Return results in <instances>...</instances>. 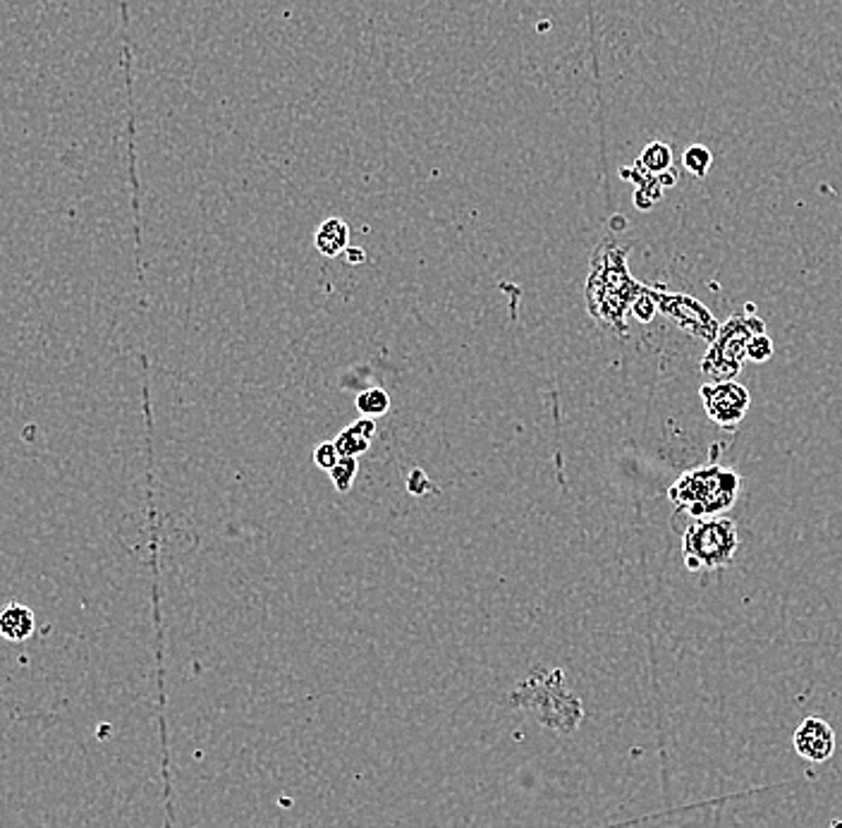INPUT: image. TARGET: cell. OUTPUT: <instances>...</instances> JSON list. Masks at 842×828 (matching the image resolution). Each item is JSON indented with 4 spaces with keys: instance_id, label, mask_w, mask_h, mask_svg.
I'll use <instances>...</instances> for the list:
<instances>
[{
    "instance_id": "cell-4",
    "label": "cell",
    "mask_w": 842,
    "mask_h": 828,
    "mask_svg": "<svg viewBox=\"0 0 842 828\" xmlns=\"http://www.w3.org/2000/svg\"><path fill=\"white\" fill-rule=\"evenodd\" d=\"M766 333V324L759 316L733 314L728 322L720 324L716 338L708 343V350L702 359V374L711 381H733L743 371L747 361V347L754 336Z\"/></svg>"
},
{
    "instance_id": "cell-7",
    "label": "cell",
    "mask_w": 842,
    "mask_h": 828,
    "mask_svg": "<svg viewBox=\"0 0 842 828\" xmlns=\"http://www.w3.org/2000/svg\"><path fill=\"white\" fill-rule=\"evenodd\" d=\"M792 743L802 759L814 764L829 762L835 754V733L829 723L817 716H809L797 725Z\"/></svg>"
},
{
    "instance_id": "cell-15",
    "label": "cell",
    "mask_w": 842,
    "mask_h": 828,
    "mask_svg": "<svg viewBox=\"0 0 842 828\" xmlns=\"http://www.w3.org/2000/svg\"><path fill=\"white\" fill-rule=\"evenodd\" d=\"M773 357V340L768 333H759V336H754L749 347H747V359L757 361V365H761V361H768Z\"/></svg>"
},
{
    "instance_id": "cell-18",
    "label": "cell",
    "mask_w": 842,
    "mask_h": 828,
    "mask_svg": "<svg viewBox=\"0 0 842 828\" xmlns=\"http://www.w3.org/2000/svg\"><path fill=\"white\" fill-rule=\"evenodd\" d=\"M361 259H365V252H361V250H357V252L352 250V252H350V261H352V264H359Z\"/></svg>"
},
{
    "instance_id": "cell-3",
    "label": "cell",
    "mask_w": 842,
    "mask_h": 828,
    "mask_svg": "<svg viewBox=\"0 0 842 828\" xmlns=\"http://www.w3.org/2000/svg\"><path fill=\"white\" fill-rule=\"evenodd\" d=\"M739 548L737 525L725 515L694 520L682 534V560L690 573L720 570L735 560Z\"/></svg>"
},
{
    "instance_id": "cell-1",
    "label": "cell",
    "mask_w": 842,
    "mask_h": 828,
    "mask_svg": "<svg viewBox=\"0 0 842 828\" xmlns=\"http://www.w3.org/2000/svg\"><path fill=\"white\" fill-rule=\"evenodd\" d=\"M625 259L628 247L618 242H603L597 254H593L587 285L589 312L597 316V322L603 328L620 333V336L628 333L625 316L644 287L630 275Z\"/></svg>"
},
{
    "instance_id": "cell-2",
    "label": "cell",
    "mask_w": 842,
    "mask_h": 828,
    "mask_svg": "<svg viewBox=\"0 0 842 828\" xmlns=\"http://www.w3.org/2000/svg\"><path fill=\"white\" fill-rule=\"evenodd\" d=\"M743 491V476L723 464H702L685 474L667 489V499L677 511L687 513L692 520L718 517L730 511Z\"/></svg>"
},
{
    "instance_id": "cell-17",
    "label": "cell",
    "mask_w": 842,
    "mask_h": 828,
    "mask_svg": "<svg viewBox=\"0 0 842 828\" xmlns=\"http://www.w3.org/2000/svg\"><path fill=\"white\" fill-rule=\"evenodd\" d=\"M314 462L318 464V468L330 472L336 464L340 462V453H338V446L336 443H322L316 448L314 453Z\"/></svg>"
},
{
    "instance_id": "cell-11",
    "label": "cell",
    "mask_w": 842,
    "mask_h": 828,
    "mask_svg": "<svg viewBox=\"0 0 842 828\" xmlns=\"http://www.w3.org/2000/svg\"><path fill=\"white\" fill-rule=\"evenodd\" d=\"M369 443H371V439H367V436L357 429V425L347 427V429L338 436V441H336L340 458H357V455H361V453H367Z\"/></svg>"
},
{
    "instance_id": "cell-12",
    "label": "cell",
    "mask_w": 842,
    "mask_h": 828,
    "mask_svg": "<svg viewBox=\"0 0 842 828\" xmlns=\"http://www.w3.org/2000/svg\"><path fill=\"white\" fill-rule=\"evenodd\" d=\"M711 164H714V154H711L704 144H692V147L682 154V166H685L694 178H706Z\"/></svg>"
},
{
    "instance_id": "cell-10",
    "label": "cell",
    "mask_w": 842,
    "mask_h": 828,
    "mask_svg": "<svg viewBox=\"0 0 842 828\" xmlns=\"http://www.w3.org/2000/svg\"><path fill=\"white\" fill-rule=\"evenodd\" d=\"M636 166L642 168L646 172V176L656 178L661 182V178L665 176V172L673 170V151H671V147H667V144L653 142L642 151V156H639Z\"/></svg>"
},
{
    "instance_id": "cell-6",
    "label": "cell",
    "mask_w": 842,
    "mask_h": 828,
    "mask_svg": "<svg viewBox=\"0 0 842 828\" xmlns=\"http://www.w3.org/2000/svg\"><path fill=\"white\" fill-rule=\"evenodd\" d=\"M704 412L708 419L718 425L720 429H735L739 427L749 412V390L739 381H708L699 390Z\"/></svg>"
},
{
    "instance_id": "cell-13",
    "label": "cell",
    "mask_w": 842,
    "mask_h": 828,
    "mask_svg": "<svg viewBox=\"0 0 842 828\" xmlns=\"http://www.w3.org/2000/svg\"><path fill=\"white\" fill-rule=\"evenodd\" d=\"M390 408V398L383 388H369L365 394L357 396V410L365 417H381Z\"/></svg>"
},
{
    "instance_id": "cell-9",
    "label": "cell",
    "mask_w": 842,
    "mask_h": 828,
    "mask_svg": "<svg viewBox=\"0 0 842 828\" xmlns=\"http://www.w3.org/2000/svg\"><path fill=\"white\" fill-rule=\"evenodd\" d=\"M350 242V228L343 218H328L316 230V250L324 256H338L347 250Z\"/></svg>"
},
{
    "instance_id": "cell-16",
    "label": "cell",
    "mask_w": 842,
    "mask_h": 828,
    "mask_svg": "<svg viewBox=\"0 0 842 828\" xmlns=\"http://www.w3.org/2000/svg\"><path fill=\"white\" fill-rule=\"evenodd\" d=\"M632 312L636 314L639 322H644V324L651 322V316L659 312L656 302H653V297H651V287H646V285L642 287V293H639V297L632 304Z\"/></svg>"
},
{
    "instance_id": "cell-5",
    "label": "cell",
    "mask_w": 842,
    "mask_h": 828,
    "mask_svg": "<svg viewBox=\"0 0 842 828\" xmlns=\"http://www.w3.org/2000/svg\"><path fill=\"white\" fill-rule=\"evenodd\" d=\"M651 297L656 302V310L665 314L675 326H680L692 338L711 343L716 338L720 324L708 307L685 293H667L665 287H651Z\"/></svg>"
},
{
    "instance_id": "cell-8",
    "label": "cell",
    "mask_w": 842,
    "mask_h": 828,
    "mask_svg": "<svg viewBox=\"0 0 842 828\" xmlns=\"http://www.w3.org/2000/svg\"><path fill=\"white\" fill-rule=\"evenodd\" d=\"M36 630L34 611L24 604H8L0 608V637L8 642L22 644Z\"/></svg>"
},
{
    "instance_id": "cell-19",
    "label": "cell",
    "mask_w": 842,
    "mask_h": 828,
    "mask_svg": "<svg viewBox=\"0 0 842 828\" xmlns=\"http://www.w3.org/2000/svg\"><path fill=\"white\" fill-rule=\"evenodd\" d=\"M831 828H842V821H840V819H835V821H831Z\"/></svg>"
},
{
    "instance_id": "cell-14",
    "label": "cell",
    "mask_w": 842,
    "mask_h": 828,
    "mask_svg": "<svg viewBox=\"0 0 842 828\" xmlns=\"http://www.w3.org/2000/svg\"><path fill=\"white\" fill-rule=\"evenodd\" d=\"M333 484H336L338 491H350L355 476H357V458H340V462L333 468L330 472Z\"/></svg>"
}]
</instances>
